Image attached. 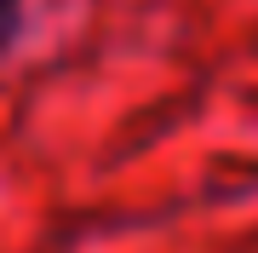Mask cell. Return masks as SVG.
<instances>
[{"label":"cell","mask_w":258,"mask_h":253,"mask_svg":"<svg viewBox=\"0 0 258 253\" xmlns=\"http://www.w3.org/2000/svg\"><path fill=\"white\" fill-rule=\"evenodd\" d=\"M18 23H23V0H0V52L12 46V35H18Z\"/></svg>","instance_id":"6da1fadb"}]
</instances>
